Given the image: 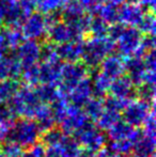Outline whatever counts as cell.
<instances>
[{"instance_id":"6da1fadb","label":"cell","mask_w":156,"mask_h":157,"mask_svg":"<svg viewBox=\"0 0 156 157\" xmlns=\"http://www.w3.org/2000/svg\"><path fill=\"white\" fill-rule=\"evenodd\" d=\"M116 49L115 42L108 36L94 37L91 36L83 43V50L81 55L82 63L88 68H95L100 66L102 61Z\"/></svg>"},{"instance_id":"7a4b0ae2","label":"cell","mask_w":156,"mask_h":157,"mask_svg":"<svg viewBox=\"0 0 156 157\" xmlns=\"http://www.w3.org/2000/svg\"><path fill=\"white\" fill-rule=\"evenodd\" d=\"M36 90L32 86L18 88L16 93L10 99L9 108L14 116L23 117L25 119H33L36 111L42 105Z\"/></svg>"},{"instance_id":"3957f363","label":"cell","mask_w":156,"mask_h":157,"mask_svg":"<svg viewBox=\"0 0 156 157\" xmlns=\"http://www.w3.org/2000/svg\"><path fill=\"white\" fill-rule=\"evenodd\" d=\"M40 136L41 129L36 121L24 118L16 123H13L6 140L19 145L21 149H28L38 142Z\"/></svg>"},{"instance_id":"277c9868","label":"cell","mask_w":156,"mask_h":157,"mask_svg":"<svg viewBox=\"0 0 156 157\" xmlns=\"http://www.w3.org/2000/svg\"><path fill=\"white\" fill-rule=\"evenodd\" d=\"M86 77H88V67L83 63L76 61V62H65L62 64L60 80L58 83L60 94L67 97L73 88Z\"/></svg>"},{"instance_id":"5b68a950","label":"cell","mask_w":156,"mask_h":157,"mask_svg":"<svg viewBox=\"0 0 156 157\" xmlns=\"http://www.w3.org/2000/svg\"><path fill=\"white\" fill-rule=\"evenodd\" d=\"M19 29L26 40H33L39 42L45 39L48 29L45 15L39 11H34L33 13L25 17Z\"/></svg>"},{"instance_id":"8992f818","label":"cell","mask_w":156,"mask_h":157,"mask_svg":"<svg viewBox=\"0 0 156 157\" xmlns=\"http://www.w3.org/2000/svg\"><path fill=\"white\" fill-rule=\"evenodd\" d=\"M141 39L142 33L137 28L124 26L122 31L115 41L116 48L120 56L127 58V57L137 54L139 50Z\"/></svg>"},{"instance_id":"52a82bcc","label":"cell","mask_w":156,"mask_h":157,"mask_svg":"<svg viewBox=\"0 0 156 157\" xmlns=\"http://www.w3.org/2000/svg\"><path fill=\"white\" fill-rule=\"evenodd\" d=\"M76 140L83 149L96 152L106 143V136L98 126H94L88 122L75 134Z\"/></svg>"},{"instance_id":"ba28073f","label":"cell","mask_w":156,"mask_h":157,"mask_svg":"<svg viewBox=\"0 0 156 157\" xmlns=\"http://www.w3.org/2000/svg\"><path fill=\"white\" fill-rule=\"evenodd\" d=\"M151 103L143 99H131L122 111L124 121L133 127L142 125L151 113Z\"/></svg>"},{"instance_id":"9c48e42d","label":"cell","mask_w":156,"mask_h":157,"mask_svg":"<svg viewBox=\"0 0 156 157\" xmlns=\"http://www.w3.org/2000/svg\"><path fill=\"white\" fill-rule=\"evenodd\" d=\"M88 122H89V119L86 116L85 111L81 110L80 107H77V106L71 104V105L67 106L64 117L60 122L61 130L65 135H75Z\"/></svg>"},{"instance_id":"30bf717a","label":"cell","mask_w":156,"mask_h":157,"mask_svg":"<svg viewBox=\"0 0 156 157\" xmlns=\"http://www.w3.org/2000/svg\"><path fill=\"white\" fill-rule=\"evenodd\" d=\"M46 36L48 37L50 43L54 45H60V44L67 43L72 40L83 39L76 32V30L74 29L71 24L67 23L62 19L48 26Z\"/></svg>"},{"instance_id":"8fae6325","label":"cell","mask_w":156,"mask_h":157,"mask_svg":"<svg viewBox=\"0 0 156 157\" xmlns=\"http://www.w3.org/2000/svg\"><path fill=\"white\" fill-rule=\"evenodd\" d=\"M41 45L38 41L24 40L16 48V58L21 64V67L26 68L39 64Z\"/></svg>"},{"instance_id":"7c38bea8","label":"cell","mask_w":156,"mask_h":157,"mask_svg":"<svg viewBox=\"0 0 156 157\" xmlns=\"http://www.w3.org/2000/svg\"><path fill=\"white\" fill-rule=\"evenodd\" d=\"M144 9L139 4L126 1L119 6V23L126 27L137 28L144 15Z\"/></svg>"},{"instance_id":"4fadbf2b","label":"cell","mask_w":156,"mask_h":157,"mask_svg":"<svg viewBox=\"0 0 156 157\" xmlns=\"http://www.w3.org/2000/svg\"><path fill=\"white\" fill-rule=\"evenodd\" d=\"M124 71L127 73L126 76L135 86H140L143 82V78L148 72L142 56L140 55H133L127 57L126 60L124 61Z\"/></svg>"},{"instance_id":"5bb4252c","label":"cell","mask_w":156,"mask_h":157,"mask_svg":"<svg viewBox=\"0 0 156 157\" xmlns=\"http://www.w3.org/2000/svg\"><path fill=\"white\" fill-rule=\"evenodd\" d=\"M0 12L3 17V23L10 27L19 28L25 19L17 0H0Z\"/></svg>"},{"instance_id":"9a60e30c","label":"cell","mask_w":156,"mask_h":157,"mask_svg":"<svg viewBox=\"0 0 156 157\" xmlns=\"http://www.w3.org/2000/svg\"><path fill=\"white\" fill-rule=\"evenodd\" d=\"M109 91L111 93V96L121 99V101H124L126 103L134 99L136 95L135 85L131 82V80L128 77L124 76V75L115 79L111 82Z\"/></svg>"},{"instance_id":"2e32d148","label":"cell","mask_w":156,"mask_h":157,"mask_svg":"<svg viewBox=\"0 0 156 157\" xmlns=\"http://www.w3.org/2000/svg\"><path fill=\"white\" fill-rule=\"evenodd\" d=\"M83 39L72 40L67 43L56 46L57 54L60 60L64 62H76L81 59L83 50Z\"/></svg>"},{"instance_id":"e0dca14e","label":"cell","mask_w":156,"mask_h":157,"mask_svg":"<svg viewBox=\"0 0 156 157\" xmlns=\"http://www.w3.org/2000/svg\"><path fill=\"white\" fill-rule=\"evenodd\" d=\"M100 73L103 74L107 79L112 82L115 79L119 78L125 73L124 71V61L118 55L110 54L102 61L100 64Z\"/></svg>"},{"instance_id":"ac0fdd59","label":"cell","mask_w":156,"mask_h":157,"mask_svg":"<svg viewBox=\"0 0 156 157\" xmlns=\"http://www.w3.org/2000/svg\"><path fill=\"white\" fill-rule=\"evenodd\" d=\"M61 60L39 64V82L42 85H58L61 76Z\"/></svg>"},{"instance_id":"d6986e66","label":"cell","mask_w":156,"mask_h":157,"mask_svg":"<svg viewBox=\"0 0 156 157\" xmlns=\"http://www.w3.org/2000/svg\"><path fill=\"white\" fill-rule=\"evenodd\" d=\"M92 95H93L92 80L86 77L73 88V90L70 92L67 98H69L73 105L77 106V107H83V105L91 98Z\"/></svg>"},{"instance_id":"ffe728a7","label":"cell","mask_w":156,"mask_h":157,"mask_svg":"<svg viewBox=\"0 0 156 157\" xmlns=\"http://www.w3.org/2000/svg\"><path fill=\"white\" fill-rule=\"evenodd\" d=\"M23 67L15 55H4L0 57V80L17 79L21 76Z\"/></svg>"},{"instance_id":"44dd1931","label":"cell","mask_w":156,"mask_h":157,"mask_svg":"<svg viewBox=\"0 0 156 157\" xmlns=\"http://www.w3.org/2000/svg\"><path fill=\"white\" fill-rule=\"evenodd\" d=\"M154 135L146 132L144 130H137L134 141V151L137 157L153 156L155 147Z\"/></svg>"},{"instance_id":"7402d4cb","label":"cell","mask_w":156,"mask_h":157,"mask_svg":"<svg viewBox=\"0 0 156 157\" xmlns=\"http://www.w3.org/2000/svg\"><path fill=\"white\" fill-rule=\"evenodd\" d=\"M108 136L111 139V141H119L124 140V139H131L135 137L137 130H135V127L131 126L128 123H126L124 120H119L117 123H115L109 128Z\"/></svg>"},{"instance_id":"603a6c76","label":"cell","mask_w":156,"mask_h":157,"mask_svg":"<svg viewBox=\"0 0 156 157\" xmlns=\"http://www.w3.org/2000/svg\"><path fill=\"white\" fill-rule=\"evenodd\" d=\"M0 37L8 50L16 49L19 44L25 40L19 28L10 27V26H6V28L0 30Z\"/></svg>"},{"instance_id":"cb8c5ba5","label":"cell","mask_w":156,"mask_h":157,"mask_svg":"<svg viewBox=\"0 0 156 157\" xmlns=\"http://www.w3.org/2000/svg\"><path fill=\"white\" fill-rule=\"evenodd\" d=\"M92 16H98L109 26L119 23V6L115 4L102 2L96 8Z\"/></svg>"},{"instance_id":"d4e9b609","label":"cell","mask_w":156,"mask_h":157,"mask_svg":"<svg viewBox=\"0 0 156 157\" xmlns=\"http://www.w3.org/2000/svg\"><path fill=\"white\" fill-rule=\"evenodd\" d=\"M33 119L36 120V124L39 125L41 132H46V130L50 129V128L54 127L55 123H56L50 106L44 103L40 106Z\"/></svg>"},{"instance_id":"484cf974","label":"cell","mask_w":156,"mask_h":157,"mask_svg":"<svg viewBox=\"0 0 156 157\" xmlns=\"http://www.w3.org/2000/svg\"><path fill=\"white\" fill-rule=\"evenodd\" d=\"M83 14H86V11L78 0H67L61 10V18L67 23L76 21Z\"/></svg>"},{"instance_id":"4316f807","label":"cell","mask_w":156,"mask_h":157,"mask_svg":"<svg viewBox=\"0 0 156 157\" xmlns=\"http://www.w3.org/2000/svg\"><path fill=\"white\" fill-rule=\"evenodd\" d=\"M34 90L38 94L40 101L44 104H51L52 101H55L61 96L56 85H42L41 83Z\"/></svg>"},{"instance_id":"83f0119b","label":"cell","mask_w":156,"mask_h":157,"mask_svg":"<svg viewBox=\"0 0 156 157\" xmlns=\"http://www.w3.org/2000/svg\"><path fill=\"white\" fill-rule=\"evenodd\" d=\"M19 88L16 79H3L0 80V103L3 104L10 101Z\"/></svg>"},{"instance_id":"f1b7e54d","label":"cell","mask_w":156,"mask_h":157,"mask_svg":"<svg viewBox=\"0 0 156 157\" xmlns=\"http://www.w3.org/2000/svg\"><path fill=\"white\" fill-rule=\"evenodd\" d=\"M83 107H85L83 111L88 117V119L96 122L103 111V101L98 97H91L83 105Z\"/></svg>"},{"instance_id":"f546056e","label":"cell","mask_w":156,"mask_h":157,"mask_svg":"<svg viewBox=\"0 0 156 157\" xmlns=\"http://www.w3.org/2000/svg\"><path fill=\"white\" fill-rule=\"evenodd\" d=\"M109 25L98 16H92L89 27V34L94 37H104L108 35Z\"/></svg>"},{"instance_id":"4dcf8cb0","label":"cell","mask_w":156,"mask_h":157,"mask_svg":"<svg viewBox=\"0 0 156 157\" xmlns=\"http://www.w3.org/2000/svg\"><path fill=\"white\" fill-rule=\"evenodd\" d=\"M110 85H111V81L98 72L95 75V77H94V80H92L93 95H96V97L101 98V97L106 94L107 91H109Z\"/></svg>"},{"instance_id":"1f68e13d","label":"cell","mask_w":156,"mask_h":157,"mask_svg":"<svg viewBox=\"0 0 156 157\" xmlns=\"http://www.w3.org/2000/svg\"><path fill=\"white\" fill-rule=\"evenodd\" d=\"M137 29L142 34H150V35L155 34L156 23H155V16L153 11H148V12L144 13L143 17L140 21Z\"/></svg>"},{"instance_id":"d6a6232c","label":"cell","mask_w":156,"mask_h":157,"mask_svg":"<svg viewBox=\"0 0 156 157\" xmlns=\"http://www.w3.org/2000/svg\"><path fill=\"white\" fill-rule=\"evenodd\" d=\"M67 0H42L36 6L39 12L42 14H49V13H57L62 10Z\"/></svg>"},{"instance_id":"836d02e7","label":"cell","mask_w":156,"mask_h":157,"mask_svg":"<svg viewBox=\"0 0 156 157\" xmlns=\"http://www.w3.org/2000/svg\"><path fill=\"white\" fill-rule=\"evenodd\" d=\"M63 136H64V132L61 129L50 128V129L44 132V135L42 138H43L44 144H46L47 147H51V145H55L60 142V140L62 139Z\"/></svg>"},{"instance_id":"e575fe53","label":"cell","mask_w":156,"mask_h":157,"mask_svg":"<svg viewBox=\"0 0 156 157\" xmlns=\"http://www.w3.org/2000/svg\"><path fill=\"white\" fill-rule=\"evenodd\" d=\"M21 76L28 86H36L39 83V64L23 68Z\"/></svg>"},{"instance_id":"d590c367","label":"cell","mask_w":156,"mask_h":157,"mask_svg":"<svg viewBox=\"0 0 156 157\" xmlns=\"http://www.w3.org/2000/svg\"><path fill=\"white\" fill-rule=\"evenodd\" d=\"M155 48V37L154 35L150 34H144L142 35L141 42H140L139 50L136 55H140V56H143L146 52H151V50H154Z\"/></svg>"},{"instance_id":"8d00e7d4","label":"cell","mask_w":156,"mask_h":157,"mask_svg":"<svg viewBox=\"0 0 156 157\" xmlns=\"http://www.w3.org/2000/svg\"><path fill=\"white\" fill-rule=\"evenodd\" d=\"M140 99H143L149 103H152L155 96V87L151 83H141L139 86V91H138Z\"/></svg>"},{"instance_id":"74e56055","label":"cell","mask_w":156,"mask_h":157,"mask_svg":"<svg viewBox=\"0 0 156 157\" xmlns=\"http://www.w3.org/2000/svg\"><path fill=\"white\" fill-rule=\"evenodd\" d=\"M1 150L4 157H21V153H23L21 147L19 145L15 144V143L11 142V141H8L6 143H4Z\"/></svg>"},{"instance_id":"f35d334b","label":"cell","mask_w":156,"mask_h":157,"mask_svg":"<svg viewBox=\"0 0 156 157\" xmlns=\"http://www.w3.org/2000/svg\"><path fill=\"white\" fill-rule=\"evenodd\" d=\"M17 2H18V6L25 17L33 13L36 9V4L31 0H17Z\"/></svg>"},{"instance_id":"ab89813d","label":"cell","mask_w":156,"mask_h":157,"mask_svg":"<svg viewBox=\"0 0 156 157\" xmlns=\"http://www.w3.org/2000/svg\"><path fill=\"white\" fill-rule=\"evenodd\" d=\"M143 59L144 65H146V71H152L155 72V65H156V59H155V52L154 50H151L142 56Z\"/></svg>"},{"instance_id":"60d3db41","label":"cell","mask_w":156,"mask_h":157,"mask_svg":"<svg viewBox=\"0 0 156 157\" xmlns=\"http://www.w3.org/2000/svg\"><path fill=\"white\" fill-rule=\"evenodd\" d=\"M131 2H135V3L139 4L140 6H142L143 9H148L150 11H153L155 8L156 0H129Z\"/></svg>"},{"instance_id":"b9f144b4","label":"cell","mask_w":156,"mask_h":157,"mask_svg":"<svg viewBox=\"0 0 156 157\" xmlns=\"http://www.w3.org/2000/svg\"><path fill=\"white\" fill-rule=\"evenodd\" d=\"M94 157H113V153L109 149H101L95 152Z\"/></svg>"},{"instance_id":"7bdbcfd3","label":"cell","mask_w":156,"mask_h":157,"mask_svg":"<svg viewBox=\"0 0 156 157\" xmlns=\"http://www.w3.org/2000/svg\"><path fill=\"white\" fill-rule=\"evenodd\" d=\"M94 155H95V152L83 149V150H81V151H80L78 157H94Z\"/></svg>"},{"instance_id":"ee69618b","label":"cell","mask_w":156,"mask_h":157,"mask_svg":"<svg viewBox=\"0 0 156 157\" xmlns=\"http://www.w3.org/2000/svg\"><path fill=\"white\" fill-rule=\"evenodd\" d=\"M129 1V0H103V2H107V3H111V4H115V6H121L123 4L124 2Z\"/></svg>"},{"instance_id":"f6af8a7d","label":"cell","mask_w":156,"mask_h":157,"mask_svg":"<svg viewBox=\"0 0 156 157\" xmlns=\"http://www.w3.org/2000/svg\"><path fill=\"white\" fill-rule=\"evenodd\" d=\"M113 157H129L127 156V154H117V155H113Z\"/></svg>"},{"instance_id":"bcb514c9","label":"cell","mask_w":156,"mask_h":157,"mask_svg":"<svg viewBox=\"0 0 156 157\" xmlns=\"http://www.w3.org/2000/svg\"><path fill=\"white\" fill-rule=\"evenodd\" d=\"M31 1L33 2L34 4H36V6H39V3L42 1V0H31Z\"/></svg>"},{"instance_id":"7dc6e473","label":"cell","mask_w":156,"mask_h":157,"mask_svg":"<svg viewBox=\"0 0 156 157\" xmlns=\"http://www.w3.org/2000/svg\"><path fill=\"white\" fill-rule=\"evenodd\" d=\"M2 24H3V17H2V14L0 12V26H2Z\"/></svg>"}]
</instances>
